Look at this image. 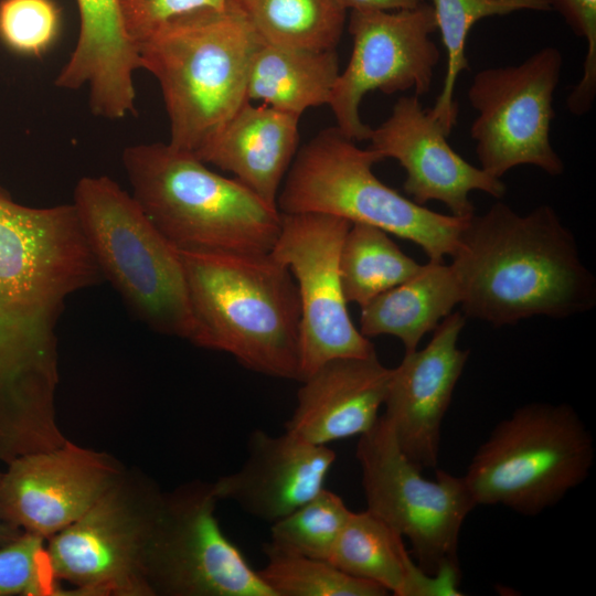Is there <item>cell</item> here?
Here are the masks:
<instances>
[{
    "label": "cell",
    "instance_id": "cell-1",
    "mask_svg": "<svg viewBox=\"0 0 596 596\" xmlns=\"http://www.w3.org/2000/svg\"><path fill=\"white\" fill-rule=\"evenodd\" d=\"M100 276L72 203L31 207L0 187V407L57 376L65 300Z\"/></svg>",
    "mask_w": 596,
    "mask_h": 596
},
{
    "label": "cell",
    "instance_id": "cell-2",
    "mask_svg": "<svg viewBox=\"0 0 596 596\" xmlns=\"http://www.w3.org/2000/svg\"><path fill=\"white\" fill-rule=\"evenodd\" d=\"M450 264L465 317L494 327L590 310L596 283L572 232L549 205L520 215L502 202L468 217Z\"/></svg>",
    "mask_w": 596,
    "mask_h": 596
},
{
    "label": "cell",
    "instance_id": "cell-3",
    "mask_svg": "<svg viewBox=\"0 0 596 596\" xmlns=\"http://www.w3.org/2000/svg\"><path fill=\"white\" fill-rule=\"evenodd\" d=\"M195 345L246 369L301 381L300 302L290 270L269 253L180 252Z\"/></svg>",
    "mask_w": 596,
    "mask_h": 596
},
{
    "label": "cell",
    "instance_id": "cell-4",
    "mask_svg": "<svg viewBox=\"0 0 596 596\" xmlns=\"http://www.w3.org/2000/svg\"><path fill=\"white\" fill-rule=\"evenodd\" d=\"M131 195L179 252L269 253L281 213L235 178L169 142L125 148Z\"/></svg>",
    "mask_w": 596,
    "mask_h": 596
},
{
    "label": "cell",
    "instance_id": "cell-5",
    "mask_svg": "<svg viewBox=\"0 0 596 596\" xmlns=\"http://www.w3.org/2000/svg\"><path fill=\"white\" fill-rule=\"evenodd\" d=\"M257 42L249 24L226 7L171 18L138 43L141 68L161 88L172 147L193 152L246 100Z\"/></svg>",
    "mask_w": 596,
    "mask_h": 596
},
{
    "label": "cell",
    "instance_id": "cell-6",
    "mask_svg": "<svg viewBox=\"0 0 596 596\" xmlns=\"http://www.w3.org/2000/svg\"><path fill=\"white\" fill-rule=\"evenodd\" d=\"M72 204L100 275L126 305L153 330L194 343L181 253L135 198L106 175L83 177Z\"/></svg>",
    "mask_w": 596,
    "mask_h": 596
},
{
    "label": "cell",
    "instance_id": "cell-7",
    "mask_svg": "<svg viewBox=\"0 0 596 596\" xmlns=\"http://www.w3.org/2000/svg\"><path fill=\"white\" fill-rule=\"evenodd\" d=\"M355 142L334 126L299 147L277 196L278 211L373 225L417 244L429 260L451 256L468 217L434 212L390 188L373 172L383 157Z\"/></svg>",
    "mask_w": 596,
    "mask_h": 596
},
{
    "label": "cell",
    "instance_id": "cell-8",
    "mask_svg": "<svg viewBox=\"0 0 596 596\" xmlns=\"http://www.w3.org/2000/svg\"><path fill=\"white\" fill-rule=\"evenodd\" d=\"M592 433L568 404L530 403L501 419L473 454L464 479L477 505L538 515L589 476Z\"/></svg>",
    "mask_w": 596,
    "mask_h": 596
},
{
    "label": "cell",
    "instance_id": "cell-9",
    "mask_svg": "<svg viewBox=\"0 0 596 596\" xmlns=\"http://www.w3.org/2000/svg\"><path fill=\"white\" fill-rule=\"evenodd\" d=\"M164 494L121 478L79 519L49 539L57 581L72 595L149 596Z\"/></svg>",
    "mask_w": 596,
    "mask_h": 596
},
{
    "label": "cell",
    "instance_id": "cell-10",
    "mask_svg": "<svg viewBox=\"0 0 596 596\" xmlns=\"http://www.w3.org/2000/svg\"><path fill=\"white\" fill-rule=\"evenodd\" d=\"M355 455L366 510L409 541L425 573L459 567L460 531L477 507L464 476L437 469L435 479L423 477V470L401 450L383 415L360 435Z\"/></svg>",
    "mask_w": 596,
    "mask_h": 596
},
{
    "label": "cell",
    "instance_id": "cell-11",
    "mask_svg": "<svg viewBox=\"0 0 596 596\" xmlns=\"http://www.w3.org/2000/svg\"><path fill=\"white\" fill-rule=\"evenodd\" d=\"M562 65L557 47H543L518 65L489 67L473 76L467 94L477 111L470 137L487 173L501 179L524 164L551 175L563 173L550 139Z\"/></svg>",
    "mask_w": 596,
    "mask_h": 596
},
{
    "label": "cell",
    "instance_id": "cell-12",
    "mask_svg": "<svg viewBox=\"0 0 596 596\" xmlns=\"http://www.w3.org/2000/svg\"><path fill=\"white\" fill-rule=\"evenodd\" d=\"M350 225L334 215L281 213L270 254L290 270L298 290L301 381L330 360L376 353L352 322L342 289L339 258Z\"/></svg>",
    "mask_w": 596,
    "mask_h": 596
},
{
    "label": "cell",
    "instance_id": "cell-13",
    "mask_svg": "<svg viewBox=\"0 0 596 596\" xmlns=\"http://www.w3.org/2000/svg\"><path fill=\"white\" fill-rule=\"evenodd\" d=\"M352 52L333 86L329 107L337 127L354 141L368 140L371 127L360 116L373 91L429 92L440 53L430 34L437 30L432 4L398 11H351Z\"/></svg>",
    "mask_w": 596,
    "mask_h": 596
},
{
    "label": "cell",
    "instance_id": "cell-14",
    "mask_svg": "<svg viewBox=\"0 0 596 596\" xmlns=\"http://www.w3.org/2000/svg\"><path fill=\"white\" fill-rule=\"evenodd\" d=\"M217 501L212 483L164 494L150 567L155 595L275 596L222 531Z\"/></svg>",
    "mask_w": 596,
    "mask_h": 596
},
{
    "label": "cell",
    "instance_id": "cell-15",
    "mask_svg": "<svg viewBox=\"0 0 596 596\" xmlns=\"http://www.w3.org/2000/svg\"><path fill=\"white\" fill-rule=\"evenodd\" d=\"M121 476L105 454L66 440L8 462L0 478V510L18 530L49 540L87 512Z\"/></svg>",
    "mask_w": 596,
    "mask_h": 596
},
{
    "label": "cell",
    "instance_id": "cell-16",
    "mask_svg": "<svg viewBox=\"0 0 596 596\" xmlns=\"http://www.w3.org/2000/svg\"><path fill=\"white\" fill-rule=\"evenodd\" d=\"M449 134L424 109L418 96H402L391 115L371 128L370 147L383 159L393 158L405 170L403 189L415 203H444L451 215L475 214L469 193L479 190L496 199L505 194L501 179L466 161L447 141Z\"/></svg>",
    "mask_w": 596,
    "mask_h": 596
},
{
    "label": "cell",
    "instance_id": "cell-17",
    "mask_svg": "<svg viewBox=\"0 0 596 596\" xmlns=\"http://www.w3.org/2000/svg\"><path fill=\"white\" fill-rule=\"evenodd\" d=\"M465 321L462 313H449L424 349L405 352L392 369L383 416L422 470L437 467L443 421L469 356L457 345Z\"/></svg>",
    "mask_w": 596,
    "mask_h": 596
},
{
    "label": "cell",
    "instance_id": "cell-18",
    "mask_svg": "<svg viewBox=\"0 0 596 596\" xmlns=\"http://www.w3.org/2000/svg\"><path fill=\"white\" fill-rule=\"evenodd\" d=\"M334 461L336 454L327 445L288 430L274 436L254 429L244 464L212 485L219 500L233 501L272 524L319 493Z\"/></svg>",
    "mask_w": 596,
    "mask_h": 596
},
{
    "label": "cell",
    "instance_id": "cell-19",
    "mask_svg": "<svg viewBox=\"0 0 596 596\" xmlns=\"http://www.w3.org/2000/svg\"><path fill=\"white\" fill-rule=\"evenodd\" d=\"M391 375L376 353L323 363L301 381L285 430L317 445L364 434L379 418Z\"/></svg>",
    "mask_w": 596,
    "mask_h": 596
},
{
    "label": "cell",
    "instance_id": "cell-20",
    "mask_svg": "<svg viewBox=\"0 0 596 596\" xmlns=\"http://www.w3.org/2000/svg\"><path fill=\"white\" fill-rule=\"evenodd\" d=\"M79 33L55 85L87 87L91 111L109 120L136 115L134 74L141 68L138 47L125 29L120 0H76Z\"/></svg>",
    "mask_w": 596,
    "mask_h": 596
},
{
    "label": "cell",
    "instance_id": "cell-21",
    "mask_svg": "<svg viewBox=\"0 0 596 596\" xmlns=\"http://www.w3.org/2000/svg\"><path fill=\"white\" fill-rule=\"evenodd\" d=\"M299 118L246 99L192 153L232 173L277 207L279 190L299 149Z\"/></svg>",
    "mask_w": 596,
    "mask_h": 596
},
{
    "label": "cell",
    "instance_id": "cell-22",
    "mask_svg": "<svg viewBox=\"0 0 596 596\" xmlns=\"http://www.w3.org/2000/svg\"><path fill=\"white\" fill-rule=\"evenodd\" d=\"M328 561L396 596L461 595L459 567L425 573L406 550L404 538L369 510L351 511Z\"/></svg>",
    "mask_w": 596,
    "mask_h": 596
},
{
    "label": "cell",
    "instance_id": "cell-23",
    "mask_svg": "<svg viewBox=\"0 0 596 596\" xmlns=\"http://www.w3.org/2000/svg\"><path fill=\"white\" fill-rule=\"evenodd\" d=\"M460 300L451 265L429 260L413 277L363 305L359 330L368 339L393 336L401 340L405 352H411Z\"/></svg>",
    "mask_w": 596,
    "mask_h": 596
},
{
    "label": "cell",
    "instance_id": "cell-24",
    "mask_svg": "<svg viewBox=\"0 0 596 596\" xmlns=\"http://www.w3.org/2000/svg\"><path fill=\"white\" fill-rule=\"evenodd\" d=\"M340 74L336 50L277 45L258 39L252 53L246 99L301 116L328 105Z\"/></svg>",
    "mask_w": 596,
    "mask_h": 596
},
{
    "label": "cell",
    "instance_id": "cell-25",
    "mask_svg": "<svg viewBox=\"0 0 596 596\" xmlns=\"http://www.w3.org/2000/svg\"><path fill=\"white\" fill-rule=\"evenodd\" d=\"M264 42L316 50H336L347 10L339 0H227Z\"/></svg>",
    "mask_w": 596,
    "mask_h": 596
},
{
    "label": "cell",
    "instance_id": "cell-26",
    "mask_svg": "<svg viewBox=\"0 0 596 596\" xmlns=\"http://www.w3.org/2000/svg\"><path fill=\"white\" fill-rule=\"evenodd\" d=\"M421 267L376 226L351 223L343 238L339 268L347 302L362 307L413 277Z\"/></svg>",
    "mask_w": 596,
    "mask_h": 596
},
{
    "label": "cell",
    "instance_id": "cell-27",
    "mask_svg": "<svg viewBox=\"0 0 596 596\" xmlns=\"http://www.w3.org/2000/svg\"><path fill=\"white\" fill-rule=\"evenodd\" d=\"M436 25L447 54L444 84L432 115L450 135L457 119L456 82L469 68L466 44L471 28L481 19L515 11H551L547 0H432Z\"/></svg>",
    "mask_w": 596,
    "mask_h": 596
},
{
    "label": "cell",
    "instance_id": "cell-28",
    "mask_svg": "<svg viewBox=\"0 0 596 596\" xmlns=\"http://www.w3.org/2000/svg\"><path fill=\"white\" fill-rule=\"evenodd\" d=\"M267 562L258 571L275 596H385L382 586L349 575L327 560L278 551L267 543Z\"/></svg>",
    "mask_w": 596,
    "mask_h": 596
},
{
    "label": "cell",
    "instance_id": "cell-29",
    "mask_svg": "<svg viewBox=\"0 0 596 596\" xmlns=\"http://www.w3.org/2000/svg\"><path fill=\"white\" fill-rule=\"evenodd\" d=\"M351 510L323 488L313 498L270 525L269 546L312 558H329Z\"/></svg>",
    "mask_w": 596,
    "mask_h": 596
},
{
    "label": "cell",
    "instance_id": "cell-30",
    "mask_svg": "<svg viewBox=\"0 0 596 596\" xmlns=\"http://www.w3.org/2000/svg\"><path fill=\"white\" fill-rule=\"evenodd\" d=\"M44 541L23 532L0 545V596L70 595L54 575Z\"/></svg>",
    "mask_w": 596,
    "mask_h": 596
},
{
    "label": "cell",
    "instance_id": "cell-31",
    "mask_svg": "<svg viewBox=\"0 0 596 596\" xmlns=\"http://www.w3.org/2000/svg\"><path fill=\"white\" fill-rule=\"evenodd\" d=\"M58 30L60 11L53 0L0 1V39L19 54L41 55Z\"/></svg>",
    "mask_w": 596,
    "mask_h": 596
},
{
    "label": "cell",
    "instance_id": "cell-32",
    "mask_svg": "<svg viewBox=\"0 0 596 596\" xmlns=\"http://www.w3.org/2000/svg\"><path fill=\"white\" fill-rule=\"evenodd\" d=\"M571 30L587 44L583 75L567 97L568 110L584 115L593 106L596 96V0H547Z\"/></svg>",
    "mask_w": 596,
    "mask_h": 596
},
{
    "label": "cell",
    "instance_id": "cell-33",
    "mask_svg": "<svg viewBox=\"0 0 596 596\" xmlns=\"http://www.w3.org/2000/svg\"><path fill=\"white\" fill-rule=\"evenodd\" d=\"M227 0H120L125 29L138 43L156 28L177 15L210 8L223 10Z\"/></svg>",
    "mask_w": 596,
    "mask_h": 596
},
{
    "label": "cell",
    "instance_id": "cell-34",
    "mask_svg": "<svg viewBox=\"0 0 596 596\" xmlns=\"http://www.w3.org/2000/svg\"><path fill=\"white\" fill-rule=\"evenodd\" d=\"M348 11H398L414 9L424 0H339Z\"/></svg>",
    "mask_w": 596,
    "mask_h": 596
},
{
    "label": "cell",
    "instance_id": "cell-35",
    "mask_svg": "<svg viewBox=\"0 0 596 596\" xmlns=\"http://www.w3.org/2000/svg\"><path fill=\"white\" fill-rule=\"evenodd\" d=\"M1 478V472H0ZM23 532L11 525L4 520L0 510V545L7 544L17 538H19Z\"/></svg>",
    "mask_w": 596,
    "mask_h": 596
}]
</instances>
